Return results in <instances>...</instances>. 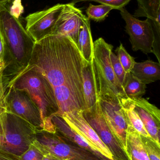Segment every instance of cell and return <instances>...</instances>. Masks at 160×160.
I'll return each instance as SVG.
<instances>
[{
	"instance_id": "cell-4",
	"label": "cell",
	"mask_w": 160,
	"mask_h": 160,
	"mask_svg": "<svg viewBox=\"0 0 160 160\" xmlns=\"http://www.w3.org/2000/svg\"><path fill=\"white\" fill-rule=\"evenodd\" d=\"M113 46L102 38L94 42L93 64L98 98H127L113 69L111 54Z\"/></svg>"
},
{
	"instance_id": "cell-11",
	"label": "cell",
	"mask_w": 160,
	"mask_h": 160,
	"mask_svg": "<svg viewBox=\"0 0 160 160\" xmlns=\"http://www.w3.org/2000/svg\"><path fill=\"white\" fill-rule=\"evenodd\" d=\"M99 100L106 123L126 150L128 123L120 101L113 98Z\"/></svg>"
},
{
	"instance_id": "cell-10",
	"label": "cell",
	"mask_w": 160,
	"mask_h": 160,
	"mask_svg": "<svg viewBox=\"0 0 160 160\" xmlns=\"http://www.w3.org/2000/svg\"><path fill=\"white\" fill-rule=\"evenodd\" d=\"M64 4L58 3L47 9L31 13L26 17L25 29L35 42L52 34Z\"/></svg>"
},
{
	"instance_id": "cell-5",
	"label": "cell",
	"mask_w": 160,
	"mask_h": 160,
	"mask_svg": "<svg viewBox=\"0 0 160 160\" xmlns=\"http://www.w3.org/2000/svg\"><path fill=\"white\" fill-rule=\"evenodd\" d=\"M38 129L6 111H0V148L19 157L36 139Z\"/></svg>"
},
{
	"instance_id": "cell-29",
	"label": "cell",
	"mask_w": 160,
	"mask_h": 160,
	"mask_svg": "<svg viewBox=\"0 0 160 160\" xmlns=\"http://www.w3.org/2000/svg\"><path fill=\"white\" fill-rule=\"evenodd\" d=\"M0 160H19V157L8 153L0 148Z\"/></svg>"
},
{
	"instance_id": "cell-32",
	"label": "cell",
	"mask_w": 160,
	"mask_h": 160,
	"mask_svg": "<svg viewBox=\"0 0 160 160\" xmlns=\"http://www.w3.org/2000/svg\"><path fill=\"white\" fill-rule=\"evenodd\" d=\"M7 5V0H0V8L6 6Z\"/></svg>"
},
{
	"instance_id": "cell-1",
	"label": "cell",
	"mask_w": 160,
	"mask_h": 160,
	"mask_svg": "<svg viewBox=\"0 0 160 160\" xmlns=\"http://www.w3.org/2000/svg\"><path fill=\"white\" fill-rule=\"evenodd\" d=\"M86 61L68 37L52 34L35 43L28 67L48 80L59 107L58 115L85 110L82 72Z\"/></svg>"
},
{
	"instance_id": "cell-18",
	"label": "cell",
	"mask_w": 160,
	"mask_h": 160,
	"mask_svg": "<svg viewBox=\"0 0 160 160\" xmlns=\"http://www.w3.org/2000/svg\"><path fill=\"white\" fill-rule=\"evenodd\" d=\"M78 47L84 59L87 62L93 61L94 42L91 32L90 20L84 15L79 33Z\"/></svg>"
},
{
	"instance_id": "cell-26",
	"label": "cell",
	"mask_w": 160,
	"mask_h": 160,
	"mask_svg": "<svg viewBox=\"0 0 160 160\" xmlns=\"http://www.w3.org/2000/svg\"><path fill=\"white\" fill-rule=\"evenodd\" d=\"M131 0H70V2L74 4L77 3L86 1H92L100 3L101 4L107 5L111 6L113 9L120 10L123 8H125Z\"/></svg>"
},
{
	"instance_id": "cell-16",
	"label": "cell",
	"mask_w": 160,
	"mask_h": 160,
	"mask_svg": "<svg viewBox=\"0 0 160 160\" xmlns=\"http://www.w3.org/2000/svg\"><path fill=\"white\" fill-rule=\"evenodd\" d=\"M82 78L85 112L94 107L99 100L93 61L91 63L85 62L83 69Z\"/></svg>"
},
{
	"instance_id": "cell-7",
	"label": "cell",
	"mask_w": 160,
	"mask_h": 160,
	"mask_svg": "<svg viewBox=\"0 0 160 160\" xmlns=\"http://www.w3.org/2000/svg\"><path fill=\"white\" fill-rule=\"evenodd\" d=\"M6 111L21 118L39 130L43 129L41 112L26 91L13 86L7 88L6 94Z\"/></svg>"
},
{
	"instance_id": "cell-21",
	"label": "cell",
	"mask_w": 160,
	"mask_h": 160,
	"mask_svg": "<svg viewBox=\"0 0 160 160\" xmlns=\"http://www.w3.org/2000/svg\"><path fill=\"white\" fill-rule=\"evenodd\" d=\"M125 94L128 98H142L146 93V84L141 82L132 73L129 74L124 86Z\"/></svg>"
},
{
	"instance_id": "cell-19",
	"label": "cell",
	"mask_w": 160,
	"mask_h": 160,
	"mask_svg": "<svg viewBox=\"0 0 160 160\" xmlns=\"http://www.w3.org/2000/svg\"><path fill=\"white\" fill-rule=\"evenodd\" d=\"M126 150L130 160H150L142 142L141 135L129 124Z\"/></svg>"
},
{
	"instance_id": "cell-14",
	"label": "cell",
	"mask_w": 160,
	"mask_h": 160,
	"mask_svg": "<svg viewBox=\"0 0 160 160\" xmlns=\"http://www.w3.org/2000/svg\"><path fill=\"white\" fill-rule=\"evenodd\" d=\"M130 99L150 137L160 145V109L143 98Z\"/></svg>"
},
{
	"instance_id": "cell-9",
	"label": "cell",
	"mask_w": 160,
	"mask_h": 160,
	"mask_svg": "<svg viewBox=\"0 0 160 160\" xmlns=\"http://www.w3.org/2000/svg\"><path fill=\"white\" fill-rule=\"evenodd\" d=\"M119 11L126 22V31L129 36L132 50H140L146 54L153 53L154 34L151 20L148 18L140 20L125 8Z\"/></svg>"
},
{
	"instance_id": "cell-13",
	"label": "cell",
	"mask_w": 160,
	"mask_h": 160,
	"mask_svg": "<svg viewBox=\"0 0 160 160\" xmlns=\"http://www.w3.org/2000/svg\"><path fill=\"white\" fill-rule=\"evenodd\" d=\"M60 116L72 129L86 139L102 155L110 159L114 160L112 155L108 148L102 142L85 118L82 111L73 110Z\"/></svg>"
},
{
	"instance_id": "cell-17",
	"label": "cell",
	"mask_w": 160,
	"mask_h": 160,
	"mask_svg": "<svg viewBox=\"0 0 160 160\" xmlns=\"http://www.w3.org/2000/svg\"><path fill=\"white\" fill-rule=\"evenodd\" d=\"M131 73L146 84L154 82L160 79V63L151 60L136 62Z\"/></svg>"
},
{
	"instance_id": "cell-24",
	"label": "cell",
	"mask_w": 160,
	"mask_h": 160,
	"mask_svg": "<svg viewBox=\"0 0 160 160\" xmlns=\"http://www.w3.org/2000/svg\"><path fill=\"white\" fill-rule=\"evenodd\" d=\"M141 140L150 160H160V145L151 137L141 136Z\"/></svg>"
},
{
	"instance_id": "cell-27",
	"label": "cell",
	"mask_w": 160,
	"mask_h": 160,
	"mask_svg": "<svg viewBox=\"0 0 160 160\" xmlns=\"http://www.w3.org/2000/svg\"><path fill=\"white\" fill-rule=\"evenodd\" d=\"M44 154L34 144L19 157V160H42Z\"/></svg>"
},
{
	"instance_id": "cell-22",
	"label": "cell",
	"mask_w": 160,
	"mask_h": 160,
	"mask_svg": "<svg viewBox=\"0 0 160 160\" xmlns=\"http://www.w3.org/2000/svg\"><path fill=\"white\" fill-rule=\"evenodd\" d=\"M113 8L107 5L101 4L94 5L89 4V6L85 10L86 17L89 20H93L97 22L103 21L108 16V14Z\"/></svg>"
},
{
	"instance_id": "cell-8",
	"label": "cell",
	"mask_w": 160,
	"mask_h": 160,
	"mask_svg": "<svg viewBox=\"0 0 160 160\" xmlns=\"http://www.w3.org/2000/svg\"><path fill=\"white\" fill-rule=\"evenodd\" d=\"M84 117L112 155L114 160H130L126 151L106 123L99 100L94 107L83 112Z\"/></svg>"
},
{
	"instance_id": "cell-3",
	"label": "cell",
	"mask_w": 160,
	"mask_h": 160,
	"mask_svg": "<svg viewBox=\"0 0 160 160\" xmlns=\"http://www.w3.org/2000/svg\"><path fill=\"white\" fill-rule=\"evenodd\" d=\"M9 86L25 90L36 103L42 115L43 129H47L52 126L51 119L58 114L59 107L52 87L39 71L28 67L10 82L7 88Z\"/></svg>"
},
{
	"instance_id": "cell-20",
	"label": "cell",
	"mask_w": 160,
	"mask_h": 160,
	"mask_svg": "<svg viewBox=\"0 0 160 160\" xmlns=\"http://www.w3.org/2000/svg\"><path fill=\"white\" fill-rule=\"evenodd\" d=\"M120 104L125 112L128 124L132 126L141 136L150 137L142 121L134 109V105L128 98H123L120 101Z\"/></svg>"
},
{
	"instance_id": "cell-25",
	"label": "cell",
	"mask_w": 160,
	"mask_h": 160,
	"mask_svg": "<svg viewBox=\"0 0 160 160\" xmlns=\"http://www.w3.org/2000/svg\"><path fill=\"white\" fill-rule=\"evenodd\" d=\"M111 59L115 74L121 85L124 88L129 74L126 72L117 56L113 52L111 53Z\"/></svg>"
},
{
	"instance_id": "cell-31",
	"label": "cell",
	"mask_w": 160,
	"mask_h": 160,
	"mask_svg": "<svg viewBox=\"0 0 160 160\" xmlns=\"http://www.w3.org/2000/svg\"><path fill=\"white\" fill-rule=\"evenodd\" d=\"M3 47L2 39L0 36V60L3 59Z\"/></svg>"
},
{
	"instance_id": "cell-23",
	"label": "cell",
	"mask_w": 160,
	"mask_h": 160,
	"mask_svg": "<svg viewBox=\"0 0 160 160\" xmlns=\"http://www.w3.org/2000/svg\"><path fill=\"white\" fill-rule=\"evenodd\" d=\"M116 56L126 72L128 74L131 73L132 70L136 62L134 57L129 54L121 43L116 48Z\"/></svg>"
},
{
	"instance_id": "cell-33",
	"label": "cell",
	"mask_w": 160,
	"mask_h": 160,
	"mask_svg": "<svg viewBox=\"0 0 160 160\" xmlns=\"http://www.w3.org/2000/svg\"><path fill=\"white\" fill-rule=\"evenodd\" d=\"M12 2H21V0H7V4Z\"/></svg>"
},
{
	"instance_id": "cell-12",
	"label": "cell",
	"mask_w": 160,
	"mask_h": 160,
	"mask_svg": "<svg viewBox=\"0 0 160 160\" xmlns=\"http://www.w3.org/2000/svg\"><path fill=\"white\" fill-rule=\"evenodd\" d=\"M84 15L73 3L65 4L55 22L52 34L68 37L78 46L79 33Z\"/></svg>"
},
{
	"instance_id": "cell-15",
	"label": "cell",
	"mask_w": 160,
	"mask_h": 160,
	"mask_svg": "<svg viewBox=\"0 0 160 160\" xmlns=\"http://www.w3.org/2000/svg\"><path fill=\"white\" fill-rule=\"evenodd\" d=\"M138 8L134 13L135 18L146 17L151 20L154 34L153 48H160V0H137Z\"/></svg>"
},
{
	"instance_id": "cell-28",
	"label": "cell",
	"mask_w": 160,
	"mask_h": 160,
	"mask_svg": "<svg viewBox=\"0 0 160 160\" xmlns=\"http://www.w3.org/2000/svg\"><path fill=\"white\" fill-rule=\"evenodd\" d=\"M4 66L3 59L0 60V111H6V88L3 77Z\"/></svg>"
},
{
	"instance_id": "cell-2",
	"label": "cell",
	"mask_w": 160,
	"mask_h": 160,
	"mask_svg": "<svg viewBox=\"0 0 160 160\" xmlns=\"http://www.w3.org/2000/svg\"><path fill=\"white\" fill-rule=\"evenodd\" d=\"M0 36L3 47V77L6 88L28 67L35 42L6 6L0 8Z\"/></svg>"
},
{
	"instance_id": "cell-6",
	"label": "cell",
	"mask_w": 160,
	"mask_h": 160,
	"mask_svg": "<svg viewBox=\"0 0 160 160\" xmlns=\"http://www.w3.org/2000/svg\"><path fill=\"white\" fill-rule=\"evenodd\" d=\"M33 144L45 154L65 160H105L69 142L56 133L38 130Z\"/></svg>"
},
{
	"instance_id": "cell-30",
	"label": "cell",
	"mask_w": 160,
	"mask_h": 160,
	"mask_svg": "<svg viewBox=\"0 0 160 160\" xmlns=\"http://www.w3.org/2000/svg\"><path fill=\"white\" fill-rule=\"evenodd\" d=\"M42 160H65L59 158L50 154H45Z\"/></svg>"
}]
</instances>
